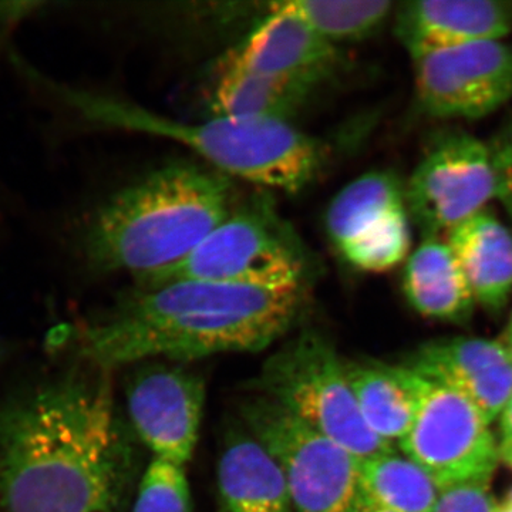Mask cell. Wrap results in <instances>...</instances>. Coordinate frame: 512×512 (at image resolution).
<instances>
[{
  "instance_id": "1",
  "label": "cell",
  "mask_w": 512,
  "mask_h": 512,
  "mask_svg": "<svg viewBox=\"0 0 512 512\" xmlns=\"http://www.w3.org/2000/svg\"><path fill=\"white\" fill-rule=\"evenodd\" d=\"M35 384L0 409V510L127 512L137 490L136 434L110 370L89 365Z\"/></svg>"
},
{
  "instance_id": "2",
  "label": "cell",
  "mask_w": 512,
  "mask_h": 512,
  "mask_svg": "<svg viewBox=\"0 0 512 512\" xmlns=\"http://www.w3.org/2000/svg\"><path fill=\"white\" fill-rule=\"evenodd\" d=\"M308 289L272 291L204 281L144 288L99 319L57 328V349L113 372L146 360L187 363L220 353L259 352L298 319Z\"/></svg>"
},
{
  "instance_id": "3",
  "label": "cell",
  "mask_w": 512,
  "mask_h": 512,
  "mask_svg": "<svg viewBox=\"0 0 512 512\" xmlns=\"http://www.w3.org/2000/svg\"><path fill=\"white\" fill-rule=\"evenodd\" d=\"M232 205L227 175L170 164L104 201L80 232V254L94 271L127 272L143 284L184 261Z\"/></svg>"
},
{
  "instance_id": "4",
  "label": "cell",
  "mask_w": 512,
  "mask_h": 512,
  "mask_svg": "<svg viewBox=\"0 0 512 512\" xmlns=\"http://www.w3.org/2000/svg\"><path fill=\"white\" fill-rule=\"evenodd\" d=\"M72 101L96 123L177 141L222 174L291 194L308 187L326 160L320 141L285 121L212 116L185 123L93 94L77 93Z\"/></svg>"
},
{
  "instance_id": "5",
  "label": "cell",
  "mask_w": 512,
  "mask_h": 512,
  "mask_svg": "<svg viewBox=\"0 0 512 512\" xmlns=\"http://www.w3.org/2000/svg\"><path fill=\"white\" fill-rule=\"evenodd\" d=\"M313 261L296 232L262 201L231 214L180 264L140 284L204 281L272 291L308 289Z\"/></svg>"
},
{
  "instance_id": "6",
  "label": "cell",
  "mask_w": 512,
  "mask_h": 512,
  "mask_svg": "<svg viewBox=\"0 0 512 512\" xmlns=\"http://www.w3.org/2000/svg\"><path fill=\"white\" fill-rule=\"evenodd\" d=\"M261 396L281 404L360 461L394 451L367 426L346 365L325 336L305 330L269 356L255 382Z\"/></svg>"
},
{
  "instance_id": "7",
  "label": "cell",
  "mask_w": 512,
  "mask_h": 512,
  "mask_svg": "<svg viewBox=\"0 0 512 512\" xmlns=\"http://www.w3.org/2000/svg\"><path fill=\"white\" fill-rule=\"evenodd\" d=\"M241 417L284 473L296 512H355L359 458L261 394L242 404Z\"/></svg>"
},
{
  "instance_id": "8",
  "label": "cell",
  "mask_w": 512,
  "mask_h": 512,
  "mask_svg": "<svg viewBox=\"0 0 512 512\" xmlns=\"http://www.w3.org/2000/svg\"><path fill=\"white\" fill-rule=\"evenodd\" d=\"M404 194L423 239L450 234L495 200L487 143L460 128L440 130L424 148Z\"/></svg>"
},
{
  "instance_id": "9",
  "label": "cell",
  "mask_w": 512,
  "mask_h": 512,
  "mask_svg": "<svg viewBox=\"0 0 512 512\" xmlns=\"http://www.w3.org/2000/svg\"><path fill=\"white\" fill-rule=\"evenodd\" d=\"M488 424L483 412L463 393L423 377L416 417L400 446L439 488L491 480L500 448Z\"/></svg>"
},
{
  "instance_id": "10",
  "label": "cell",
  "mask_w": 512,
  "mask_h": 512,
  "mask_svg": "<svg viewBox=\"0 0 512 512\" xmlns=\"http://www.w3.org/2000/svg\"><path fill=\"white\" fill-rule=\"evenodd\" d=\"M414 103L427 119L481 120L512 101V45L487 40L410 57Z\"/></svg>"
},
{
  "instance_id": "11",
  "label": "cell",
  "mask_w": 512,
  "mask_h": 512,
  "mask_svg": "<svg viewBox=\"0 0 512 512\" xmlns=\"http://www.w3.org/2000/svg\"><path fill=\"white\" fill-rule=\"evenodd\" d=\"M326 229L353 268L369 274L392 271L406 262L412 247L404 184L387 171L356 178L330 204Z\"/></svg>"
},
{
  "instance_id": "12",
  "label": "cell",
  "mask_w": 512,
  "mask_h": 512,
  "mask_svg": "<svg viewBox=\"0 0 512 512\" xmlns=\"http://www.w3.org/2000/svg\"><path fill=\"white\" fill-rule=\"evenodd\" d=\"M137 365L127 380L128 423L153 457L185 467L200 437L204 379L184 363L146 360Z\"/></svg>"
},
{
  "instance_id": "13",
  "label": "cell",
  "mask_w": 512,
  "mask_h": 512,
  "mask_svg": "<svg viewBox=\"0 0 512 512\" xmlns=\"http://www.w3.org/2000/svg\"><path fill=\"white\" fill-rule=\"evenodd\" d=\"M266 76L281 77L318 89L342 69L336 45L296 15L288 3L271 5L261 23L221 60Z\"/></svg>"
},
{
  "instance_id": "14",
  "label": "cell",
  "mask_w": 512,
  "mask_h": 512,
  "mask_svg": "<svg viewBox=\"0 0 512 512\" xmlns=\"http://www.w3.org/2000/svg\"><path fill=\"white\" fill-rule=\"evenodd\" d=\"M409 367L463 393L490 423L501 416L512 396V360L503 343L495 340H433L420 346Z\"/></svg>"
},
{
  "instance_id": "15",
  "label": "cell",
  "mask_w": 512,
  "mask_h": 512,
  "mask_svg": "<svg viewBox=\"0 0 512 512\" xmlns=\"http://www.w3.org/2000/svg\"><path fill=\"white\" fill-rule=\"evenodd\" d=\"M394 33L410 57L450 47L505 40L512 32V2L413 0L396 6Z\"/></svg>"
},
{
  "instance_id": "16",
  "label": "cell",
  "mask_w": 512,
  "mask_h": 512,
  "mask_svg": "<svg viewBox=\"0 0 512 512\" xmlns=\"http://www.w3.org/2000/svg\"><path fill=\"white\" fill-rule=\"evenodd\" d=\"M218 493L224 512H296L281 468L244 426L225 437Z\"/></svg>"
},
{
  "instance_id": "17",
  "label": "cell",
  "mask_w": 512,
  "mask_h": 512,
  "mask_svg": "<svg viewBox=\"0 0 512 512\" xmlns=\"http://www.w3.org/2000/svg\"><path fill=\"white\" fill-rule=\"evenodd\" d=\"M478 305L490 312L507 306L512 293V229L490 208L447 235Z\"/></svg>"
},
{
  "instance_id": "18",
  "label": "cell",
  "mask_w": 512,
  "mask_h": 512,
  "mask_svg": "<svg viewBox=\"0 0 512 512\" xmlns=\"http://www.w3.org/2000/svg\"><path fill=\"white\" fill-rule=\"evenodd\" d=\"M403 291L414 311L424 318L463 322L476 299L447 241L424 238L410 252L403 271Z\"/></svg>"
},
{
  "instance_id": "19",
  "label": "cell",
  "mask_w": 512,
  "mask_h": 512,
  "mask_svg": "<svg viewBox=\"0 0 512 512\" xmlns=\"http://www.w3.org/2000/svg\"><path fill=\"white\" fill-rule=\"evenodd\" d=\"M350 387L367 426L380 439L403 440L419 407L423 377L409 366L346 365Z\"/></svg>"
},
{
  "instance_id": "20",
  "label": "cell",
  "mask_w": 512,
  "mask_h": 512,
  "mask_svg": "<svg viewBox=\"0 0 512 512\" xmlns=\"http://www.w3.org/2000/svg\"><path fill=\"white\" fill-rule=\"evenodd\" d=\"M315 90L292 80L220 64L210 106L214 116L289 123Z\"/></svg>"
},
{
  "instance_id": "21",
  "label": "cell",
  "mask_w": 512,
  "mask_h": 512,
  "mask_svg": "<svg viewBox=\"0 0 512 512\" xmlns=\"http://www.w3.org/2000/svg\"><path fill=\"white\" fill-rule=\"evenodd\" d=\"M360 494L396 512H433L439 487L409 457L390 451L360 461Z\"/></svg>"
},
{
  "instance_id": "22",
  "label": "cell",
  "mask_w": 512,
  "mask_h": 512,
  "mask_svg": "<svg viewBox=\"0 0 512 512\" xmlns=\"http://www.w3.org/2000/svg\"><path fill=\"white\" fill-rule=\"evenodd\" d=\"M289 8L330 43L359 42L392 18L389 0H292Z\"/></svg>"
},
{
  "instance_id": "23",
  "label": "cell",
  "mask_w": 512,
  "mask_h": 512,
  "mask_svg": "<svg viewBox=\"0 0 512 512\" xmlns=\"http://www.w3.org/2000/svg\"><path fill=\"white\" fill-rule=\"evenodd\" d=\"M130 512H191L185 467L153 457L140 476Z\"/></svg>"
},
{
  "instance_id": "24",
  "label": "cell",
  "mask_w": 512,
  "mask_h": 512,
  "mask_svg": "<svg viewBox=\"0 0 512 512\" xmlns=\"http://www.w3.org/2000/svg\"><path fill=\"white\" fill-rule=\"evenodd\" d=\"M490 478L461 481L439 488L433 512H495Z\"/></svg>"
},
{
  "instance_id": "25",
  "label": "cell",
  "mask_w": 512,
  "mask_h": 512,
  "mask_svg": "<svg viewBox=\"0 0 512 512\" xmlns=\"http://www.w3.org/2000/svg\"><path fill=\"white\" fill-rule=\"evenodd\" d=\"M493 165L495 200L503 205L512 225V116L487 143Z\"/></svg>"
},
{
  "instance_id": "26",
  "label": "cell",
  "mask_w": 512,
  "mask_h": 512,
  "mask_svg": "<svg viewBox=\"0 0 512 512\" xmlns=\"http://www.w3.org/2000/svg\"><path fill=\"white\" fill-rule=\"evenodd\" d=\"M501 436L500 447H512V396L501 413Z\"/></svg>"
},
{
  "instance_id": "27",
  "label": "cell",
  "mask_w": 512,
  "mask_h": 512,
  "mask_svg": "<svg viewBox=\"0 0 512 512\" xmlns=\"http://www.w3.org/2000/svg\"><path fill=\"white\" fill-rule=\"evenodd\" d=\"M355 512H396L389 510V508L382 507V505L373 503L369 498L363 497L360 494L359 501H357V505L355 508Z\"/></svg>"
},
{
  "instance_id": "28",
  "label": "cell",
  "mask_w": 512,
  "mask_h": 512,
  "mask_svg": "<svg viewBox=\"0 0 512 512\" xmlns=\"http://www.w3.org/2000/svg\"><path fill=\"white\" fill-rule=\"evenodd\" d=\"M504 348L507 349L508 355H510L512 360V313L510 322H508L507 328H505L504 338H503Z\"/></svg>"
},
{
  "instance_id": "29",
  "label": "cell",
  "mask_w": 512,
  "mask_h": 512,
  "mask_svg": "<svg viewBox=\"0 0 512 512\" xmlns=\"http://www.w3.org/2000/svg\"><path fill=\"white\" fill-rule=\"evenodd\" d=\"M495 512H512V490L508 493L505 500L500 505H497Z\"/></svg>"
},
{
  "instance_id": "30",
  "label": "cell",
  "mask_w": 512,
  "mask_h": 512,
  "mask_svg": "<svg viewBox=\"0 0 512 512\" xmlns=\"http://www.w3.org/2000/svg\"><path fill=\"white\" fill-rule=\"evenodd\" d=\"M500 448V457L503 458L505 463L512 468V447H498Z\"/></svg>"
}]
</instances>
